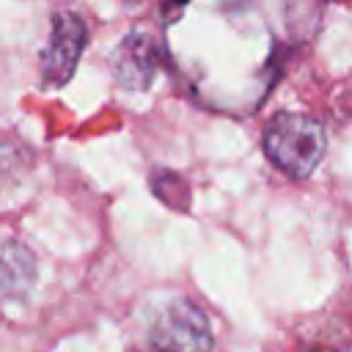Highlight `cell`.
I'll use <instances>...</instances> for the list:
<instances>
[{"mask_svg": "<svg viewBox=\"0 0 352 352\" xmlns=\"http://www.w3.org/2000/svg\"><path fill=\"white\" fill-rule=\"evenodd\" d=\"M85 22L72 14V11H60L52 16V33H50V44L41 52V85L44 88H60L63 82L72 80L80 55L85 50Z\"/></svg>", "mask_w": 352, "mask_h": 352, "instance_id": "obj_3", "label": "cell"}, {"mask_svg": "<svg viewBox=\"0 0 352 352\" xmlns=\"http://www.w3.org/2000/svg\"><path fill=\"white\" fill-rule=\"evenodd\" d=\"M113 69H116L118 82H124L126 88H146L154 77V69H157L154 38L146 36L143 30L129 33L113 58Z\"/></svg>", "mask_w": 352, "mask_h": 352, "instance_id": "obj_4", "label": "cell"}, {"mask_svg": "<svg viewBox=\"0 0 352 352\" xmlns=\"http://www.w3.org/2000/svg\"><path fill=\"white\" fill-rule=\"evenodd\" d=\"M267 160L292 179H308L324 157V126L305 113H278L261 135Z\"/></svg>", "mask_w": 352, "mask_h": 352, "instance_id": "obj_1", "label": "cell"}, {"mask_svg": "<svg viewBox=\"0 0 352 352\" xmlns=\"http://www.w3.org/2000/svg\"><path fill=\"white\" fill-rule=\"evenodd\" d=\"M148 338L157 352H209L214 344L206 314L182 297L157 314Z\"/></svg>", "mask_w": 352, "mask_h": 352, "instance_id": "obj_2", "label": "cell"}]
</instances>
